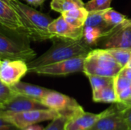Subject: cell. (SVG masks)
I'll list each match as a JSON object with an SVG mask.
<instances>
[{"label":"cell","mask_w":131,"mask_h":130,"mask_svg":"<svg viewBox=\"0 0 131 130\" xmlns=\"http://www.w3.org/2000/svg\"><path fill=\"white\" fill-rule=\"evenodd\" d=\"M129 130H131V129H129Z\"/></svg>","instance_id":"37"},{"label":"cell","mask_w":131,"mask_h":130,"mask_svg":"<svg viewBox=\"0 0 131 130\" xmlns=\"http://www.w3.org/2000/svg\"><path fill=\"white\" fill-rule=\"evenodd\" d=\"M14 90L21 95L37 100L41 101V99L51 91L50 89H47L40 86L34 85L31 84L19 81L14 86H12Z\"/></svg>","instance_id":"15"},{"label":"cell","mask_w":131,"mask_h":130,"mask_svg":"<svg viewBox=\"0 0 131 130\" xmlns=\"http://www.w3.org/2000/svg\"><path fill=\"white\" fill-rule=\"evenodd\" d=\"M0 130H24L0 117Z\"/></svg>","instance_id":"30"},{"label":"cell","mask_w":131,"mask_h":130,"mask_svg":"<svg viewBox=\"0 0 131 130\" xmlns=\"http://www.w3.org/2000/svg\"><path fill=\"white\" fill-rule=\"evenodd\" d=\"M97 46L103 49H131V25H119L104 33Z\"/></svg>","instance_id":"6"},{"label":"cell","mask_w":131,"mask_h":130,"mask_svg":"<svg viewBox=\"0 0 131 130\" xmlns=\"http://www.w3.org/2000/svg\"><path fill=\"white\" fill-rule=\"evenodd\" d=\"M112 0H90L85 4L88 11H105L111 8Z\"/></svg>","instance_id":"23"},{"label":"cell","mask_w":131,"mask_h":130,"mask_svg":"<svg viewBox=\"0 0 131 130\" xmlns=\"http://www.w3.org/2000/svg\"><path fill=\"white\" fill-rule=\"evenodd\" d=\"M51 41L53 44L46 52L27 64L28 72L32 73L34 70L51 64L79 56H86L93 50L83 38L72 40L55 36Z\"/></svg>","instance_id":"1"},{"label":"cell","mask_w":131,"mask_h":130,"mask_svg":"<svg viewBox=\"0 0 131 130\" xmlns=\"http://www.w3.org/2000/svg\"><path fill=\"white\" fill-rule=\"evenodd\" d=\"M18 94V93H17L14 90L12 87L8 86L1 81L0 83V105L8 103Z\"/></svg>","instance_id":"24"},{"label":"cell","mask_w":131,"mask_h":130,"mask_svg":"<svg viewBox=\"0 0 131 130\" xmlns=\"http://www.w3.org/2000/svg\"><path fill=\"white\" fill-rule=\"evenodd\" d=\"M104 18L106 23L111 28L121 25L127 18L125 15L115 11L113 8L105 10L104 12Z\"/></svg>","instance_id":"21"},{"label":"cell","mask_w":131,"mask_h":130,"mask_svg":"<svg viewBox=\"0 0 131 130\" xmlns=\"http://www.w3.org/2000/svg\"><path fill=\"white\" fill-rule=\"evenodd\" d=\"M89 14V11L87 10V8H85V6L84 7H80V8H77L70 11H67L64 12H62L61 15H68V16H71V17H74L76 18H78L83 21L85 22L88 15Z\"/></svg>","instance_id":"26"},{"label":"cell","mask_w":131,"mask_h":130,"mask_svg":"<svg viewBox=\"0 0 131 130\" xmlns=\"http://www.w3.org/2000/svg\"><path fill=\"white\" fill-rule=\"evenodd\" d=\"M104 32L98 28L91 26L84 27V35L83 39L91 47L97 46L99 41L103 37Z\"/></svg>","instance_id":"19"},{"label":"cell","mask_w":131,"mask_h":130,"mask_svg":"<svg viewBox=\"0 0 131 130\" xmlns=\"http://www.w3.org/2000/svg\"><path fill=\"white\" fill-rule=\"evenodd\" d=\"M86 56H79L37 68L34 70L32 73L48 76H65L76 72L84 71V64Z\"/></svg>","instance_id":"7"},{"label":"cell","mask_w":131,"mask_h":130,"mask_svg":"<svg viewBox=\"0 0 131 130\" xmlns=\"http://www.w3.org/2000/svg\"><path fill=\"white\" fill-rule=\"evenodd\" d=\"M25 1L28 5H32V6H35V7H37V6L41 5L42 3H44L46 0H25Z\"/></svg>","instance_id":"32"},{"label":"cell","mask_w":131,"mask_h":130,"mask_svg":"<svg viewBox=\"0 0 131 130\" xmlns=\"http://www.w3.org/2000/svg\"><path fill=\"white\" fill-rule=\"evenodd\" d=\"M122 67L106 49H93L86 56L84 64V73L88 75L104 77H117Z\"/></svg>","instance_id":"4"},{"label":"cell","mask_w":131,"mask_h":130,"mask_svg":"<svg viewBox=\"0 0 131 130\" xmlns=\"http://www.w3.org/2000/svg\"><path fill=\"white\" fill-rule=\"evenodd\" d=\"M41 102L47 108L55 110L58 112L68 108L80 106V104L74 98L54 90H51L46 96H45L41 99Z\"/></svg>","instance_id":"13"},{"label":"cell","mask_w":131,"mask_h":130,"mask_svg":"<svg viewBox=\"0 0 131 130\" xmlns=\"http://www.w3.org/2000/svg\"><path fill=\"white\" fill-rule=\"evenodd\" d=\"M68 119L63 116H59L51 120V122L46 126L44 130H64L65 124Z\"/></svg>","instance_id":"27"},{"label":"cell","mask_w":131,"mask_h":130,"mask_svg":"<svg viewBox=\"0 0 131 130\" xmlns=\"http://www.w3.org/2000/svg\"><path fill=\"white\" fill-rule=\"evenodd\" d=\"M47 109L39 100L18 94L10 101L0 105V113H21L34 110Z\"/></svg>","instance_id":"11"},{"label":"cell","mask_w":131,"mask_h":130,"mask_svg":"<svg viewBox=\"0 0 131 130\" xmlns=\"http://www.w3.org/2000/svg\"><path fill=\"white\" fill-rule=\"evenodd\" d=\"M10 35L2 29L0 31V60H19L27 64L37 57L36 52L31 48L27 35L12 32Z\"/></svg>","instance_id":"3"},{"label":"cell","mask_w":131,"mask_h":130,"mask_svg":"<svg viewBox=\"0 0 131 130\" xmlns=\"http://www.w3.org/2000/svg\"><path fill=\"white\" fill-rule=\"evenodd\" d=\"M89 79L92 92L98 90L101 88H104L114 82V77H104L98 75H88Z\"/></svg>","instance_id":"22"},{"label":"cell","mask_w":131,"mask_h":130,"mask_svg":"<svg viewBox=\"0 0 131 130\" xmlns=\"http://www.w3.org/2000/svg\"><path fill=\"white\" fill-rule=\"evenodd\" d=\"M106 50L122 67H124L127 65L131 57V49L111 48Z\"/></svg>","instance_id":"20"},{"label":"cell","mask_w":131,"mask_h":130,"mask_svg":"<svg viewBox=\"0 0 131 130\" xmlns=\"http://www.w3.org/2000/svg\"><path fill=\"white\" fill-rule=\"evenodd\" d=\"M0 23L5 30L28 37L19 15L5 0H0Z\"/></svg>","instance_id":"10"},{"label":"cell","mask_w":131,"mask_h":130,"mask_svg":"<svg viewBox=\"0 0 131 130\" xmlns=\"http://www.w3.org/2000/svg\"><path fill=\"white\" fill-rule=\"evenodd\" d=\"M84 6L85 4L82 0H52L51 2V8L60 13Z\"/></svg>","instance_id":"18"},{"label":"cell","mask_w":131,"mask_h":130,"mask_svg":"<svg viewBox=\"0 0 131 130\" xmlns=\"http://www.w3.org/2000/svg\"><path fill=\"white\" fill-rule=\"evenodd\" d=\"M104 11H89L88 18L85 21L84 26H91V27L98 28L103 31L104 34V33L108 31L111 28V27H110L104 21Z\"/></svg>","instance_id":"17"},{"label":"cell","mask_w":131,"mask_h":130,"mask_svg":"<svg viewBox=\"0 0 131 130\" xmlns=\"http://www.w3.org/2000/svg\"><path fill=\"white\" fill-rule=\"evenodd\" d=\"M130 106H131V105H130Z\"/></svg>","instance_id":"38"},{"label":"cell","mask_w":131,"mask_h":130,"mask_svg":"<svg viewBox=\"0 0 131 130\" xmlns=\"http://www.w3.org/2000/svg\"><path fill=\"white\" fill-rule=\"evenodd\" d=\"M123 25H131V18H127L124 22L122 23Z\"/></svg>","instance_id":"35"},{"label":"cell","mask_w":131,"mask_h":130,"mask_svg":"<svg viewBox=\"0 0 131 130\" xmlns=\"http://www.w3.org/2000/svg\"><path fill=\"white\" fill-rule=\"evenodd\" d=\"M61 116L59 112L52 109L34 110L21 113H0V117L15 124L21 129H25L28 126L35 125L38 123L53 120Z\"/></svg>","instance_id":"5"},{"label":"cell","mask_w":131,"mask_h":130,"mask_svg":"<svg viewBox=\"0 0 131 130\" xmlns=\"http://www.w3.org/2000/svg\"><path fill=\"white\" fill-rule=\"evenodd\" d=\"M114 87L117 96L123 90L131 87V80L119 74L114 77Z\"/></svg>","instance_id":"25"},{"label":"cell","mask_w":131,"mask_h":130,"mask_svg":"<svg viewBox=\"0 0 131 130\" xmlns=\"http://www.w3.org/2000/svg\"><path fill=\"white\" fill-rule=\"evenodd\" d=\"M98 114L83 112L78 116L68 120L65 124L64 130H88L101 117Z\"/></svg>","instance_id":"14"},{"label":"cell","mask_w":131,"mask_h":130,"mask_svg":"<svg viewBox=\"0 0 131 130\" xmlns=\"http://www.w3.org/2000/svg\"><path fill=\"white\" fill-rule=\"evenodd\" d=\"M93 100L97 103H117V96L114 87V82L104 88L94 91Z\"/></svg>","instance_id":"16"},{"label":"cell","mask_w":131,"mask_h":130,"mask_svg":"<svg viewBox=\"0 0 131 130\" xmlns=\"http://www.w3.org/2000/svg\"><path fill=\"white\" fill-rule=\"evenodd\" d=\"M127 67H130L131 68V57L130 59V61H129V62H128V64H127Z\"/></svg>","instance_id":"36"},{"label":"cell","mask_w":131,"mask_h":130,"mask_svg":"<svg viewBox=\"0 0 131 130\" xmlns=\"http://www.w3.org/2000/svg\"><path fill=\"white\" fill-rule=\"evenodd\" d=\"M120 74L127 77V79H129L130 80H131V68L130 67H124L121 71L120 72Z\"/></svg>","instance_id":"31"},{"label":"cell","mask_w":131,"mask_h":130,"mask_svg":"<svg viewBox=\"0 0 131 130\" xmlns=\"http://www.w3.org/2000/svg\"><path fill=\"white\" fill-rule=\"evenodd\" d=\"M19 15L27 34L31 40L42 41L51 40L54 35L48 31V26L53 21L50 16L37 11L18 0H5Z\"/></svg>","instance_id":"2"},{"label":"cell","mask_w":131,"mask_h":130,"mask_svg":"<svg viewBox=\"0 0 131 130\" xmlns=\"http://www.w3.org/2000/svg\"><path fill=\"white\" fill-rule=\"evenodd\" d=\"M120 108L121 114L125 120L129 129H131V106H124L120 103H117Z\"/></svg>","instance_id":"28"},{"label":"cell","mask_w":131,"mask_h":130,"mask_svg":"<svg viewBox=\"0 0 131 130\" xmlns=\"http://www.w3.org/2000/svg\"><path fill=\"white\" fill-rule=\"evenodd\" d=\"M62 16L68 23H69L70 25H71L72 26H74L75 28H84V27L85 22L78 19V18L71 17V16H68V15H62Z\"/></svg>","instance_id":"29"},{"label":"cell","mask_w":131,"mask_h":130,"mask_svg":"<svg viewBox=\"0 0 131 130\" xmlns=\"http://www.w3.org/2000/svg\"><path fill=\"white\" fill-rule=\"evenodd\" d=\"M45 128H43L42 126H39V125H32V126H28L26 127L25 129H24V130H44Z\"/></svg>","instance_id":"33"},{"label":"cell","mask_w":131,"mask_h":130,"mask_svg":"<svg viewBox=\"0 0 131 130\" xmlns=\"http://www.w3.org/2000/svg\"><path fill=\"white\" fill-rule=\"evenodd\" d=\"M117 103L101 113V117L88 130H129Z\"/></svg>","instance_id":"8"},{"label":"cell","mask_w":131,"mask_h":130,"mask_svg":"<svg viewBox=\"0 0 131 130\" xmlns=\"http://www.w3.org/2000/svg\"><path fill=\"white\" fill-rule=\"evenodd\" d=\"M49 32L57 37L72 40H81L84 35V28H75L68 23L62 15L53 20L48 26Z\"/></svg>","instance_id":"12"},{"label":"cell","mask_w":131,"mask_h":130,"mask_svg":"<svg viewBox=\"0 0 131 130\" xmlns=\"http://www.w3.org/2000/svg\"><path fill=\"white\" fill-rule=\"evenodd\" d=\"M121 103V104L124 105V106H130V105H131V92L130 98H129L127 101H125V102H124V103Z\"/></svg>","instance_id":"34"},{"label":"cell","mask_w":131,"mask_h":130,"mask_svg":"<svg viewBox=\"0 0 131 130\" xmlns=\"http://www.w3.org/2000/svg\"><path fill=\"white\" fill-rule=\"evenodd\" d=\"M28 72L26 62L19 60H0V80L8 86H14Z\"/></svg>","instance_id":"9"}]
</instances>
